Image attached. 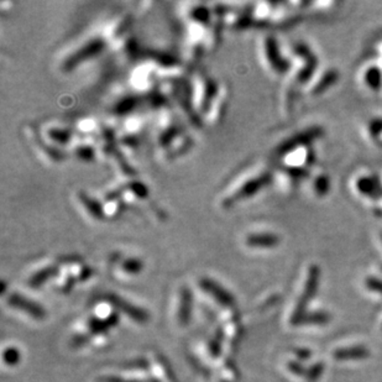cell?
I'll use <instances>...</instances> for the list:
<instances>
[{"label": "cell", "mask_w": 382, "mask_h": 382, "mask_svg": "<svg viewBox=\"0 0 382 382\" xmlns=\"http://www.w3.org/2000/svg\"><path fill=\"white\" fill-rule=\"evenodd\" d=\"M133 29L134 16L129 12L109 14L68 46L58 60V68L73 73L103 56L119 58L135 41Z\"/></svg>", "instance_id": "obj_1"}, {"label": "cell", "mask_w": 382, "mask_h": 382, "mask_svg": "<svg viewBox=\"0 0 382 382\" xmlns=\"http://www.w3.org/2000/svg\"><path fill=\"white\" fill-rule=\"evenodd\" d=\"M228 86L202 67H192L176 109L190 127H216L228 110Z\"/></svg>", "instance_id": "obj_2"}, {"label": "cell", "mask_w": 382, "mask_h": 382, "mask_svg": "<svg viewBox=\"0 0 382 382\" xmlns=\"http://www.w3.org/2000/svg\"><path fill=\"white\" fill-rule=\"evenodd\" d=\"M179 38L186 64L196 67L198 61L217 50L224 31L218 3H182L179 5Z\"/></svg>", "instance_id": "obj_3"}, {"label": "cell", "mask_w": 382, "mask_h": 382, "mask_svg": "<svg viewBox=\"0 0 382 382\" xmlns=\"http://www.w3.org/2000/svg\"><path fill=\"white\" fill-rule=\"evenodd\" d=\"M153 112L150 145L153 156L161 164H173L194 147L190 125L165 97L147 99Z\"/></svg>", "instance_id": "obj_4"}, {"label": "cell", "mask_w": 382, "mask_h": 382, "mask_svg": "<svg viewBox=\"0 0 382 382\" xmlns=\"http://www.w3.org/2000/svg\"><path fill=\"white\" fill-rule=\"evenodd\" d=\"M185 61L161 51H141L129 64L125 75L127 92L147 101L159 94L168 84L179 82L188 76Z\"/></svg>", "instance_id": "obj_5"}, {"label": "cell", "mask_w": 382, "mask_h": 382, "mask_svg": "<svg viewBox=\"0 0 382 382\" xmlns=\"http://www.w3.org/2000/svg\"><path fill=\"white\" fill-rule=\"evenodd\" d=\"M275 171L262 162L242 167L230 177L218 193L217 204L222 210L229 212L260 194L274 182Z\"/></svg>", "instance_id": "obj_6"}, {"label": "cell", "mask_w": 382, "mask_h": 382, "mask_svg": "<svg viewBox=\"0 0 382 382\" xmlns=\"http://www.w3.org/2000/svg\"><path fill=\"white\" fill-rule=\"evenodd\" d=\"M114 188L127 204V209L136 208L141 212L150 209L157 219L162 218L161 209L153 207L150 188L141 179H136V176L123 177Z\"/></svg>", "instance_id": "obj_7"}, {"label": "cell", "mask_w": 382, "mask_h": 382, "mask_svg": "<svg viewBox=\"0 0 382 382\" xmlns=\"http://www.w3.org/2000/svg\"><path fill=\"white\" fill-rule=\"evenodd\" d=\"M257 55L268 75L281 77L290 72V60L282 55L279 41L274 35L265 34L260 36L257 42Z\"/></svg>", "instance_id": "obj_8"}, {"label": "cell", "mask_w": 382, "mask_h": 382, "mask_svg": "<svg viewBox=\"0 0 382 382\" xmlns=\"http://www.w3.org/2000/svg\"><path fill=\"white\" fill-rule=\"evenodd\" d=\"M36 125L38 133L52 147L70 155L71 149L76 141V131L72 123L64 119H47Z\"/></svg>", "instance_id": "obj_9"}, {"label": "cell", "mask_w": 382, "mask_h": 382, "mask_svg": "<svg viewBox=\"0 0 382 382\" xmlns=\"http://www.w3.org/2000/svg\"><path fill=\"white\" fill-rule=\"evenodd\" d=\"M24 136L32 147V151L44 164L49 166H61L68 160L70 155L52 147L38 133V125L29 123L24 127Z\"/></svg>", "instance_id": "obj_10"}, {"label": "cell", "mask_w": 382, "mask_h": 382, "mask_svg": "<svg viewBox=\"0 0 382 382\" xmlns=\"http://www.w3.org/2000/svg\"><path fill=\"white\" fill-rule=\"evenodd\" d=\"M353 190L365 202L382 207V181L379 176L370 173L359 175L353 182Z\"/></svg>", "instance_id": "obj_11"}, {"label": "cell", "mask_w": 382, "mask_h": 382, "mask_svg": "<svg viewBox=\"0 0 382 382\" xmlns=\"http://www.w3.org/2000/svg\"><path fill=\"white\" fill-rule=\"evenodd\" d=\"M73 201L79 214L90 223L101 224L107 222L99 196H93L90 192L78 190L73 196Z\"/></svg>", "instance_id": "obj_12"}, {"label": "cell", "mask_w": 382, "mask_h": 382, "mask_svg": "<svg viewBox=\"0 0 382 382\" xmlns=\"http://www.w3.org/2000/svg\"><path fill=\"white\" fill-rule=\"evenodd\" d=\"M319 279H320V271H319L318 266L313 265L308 270V275H307L306 285H305V290L302 292L300 301L296 307V311L293 313L292 316V324H297L305 314H306V307L308 303L312 301L314 294L318 290Z\"/></svg>", "instance_id": "obj_13"}, {"label": "cell", "mask_w": 382, "mask_h": 382, "mask_svg": "<svg viewBox=\"0 0 382 382\" xmlns=\"http://www.w3.org/2000/svg\"><path fill=\"white\" fill-rule=\"evenodd\" d=\"M280 242V236L271 230H251L242 238L244 246L251 250L274 249Z\"/></svg>", "instance_id": "obj_14"}, {"label": "cell", "mask_w": 382, "mask_h": 382, "mask_svg": "<svg viewBox=\"0 0 382 382\" xmlns=\"http://www.w3.org/2000/svg\"><path fill=\"white\" fill-rule=\"evenodd\" d=\"M99 197L102 201L103 212L107 222L118 220L127 209V204L123 201V198L114 187L103 192L102 196Z\"/></svg>", "instance_id": "obj_15"}, {"label": "cell", "mask_w": 382, "mask_h": 382, "mask_svg": "<svg viewBox=\"0 0 382 382\" xmlns=\"http://www.w3.org/2000/svg\"><path fill=\"white\" fill-rule=\"evenodd\" d=\"M198 283H199L201 290L204 293L209 294L210 297L218 302L219 305L224 307L234 306L235 300H234L233 294L227 288H224L217 281L213 280L210 277H202V279H199Z\"/></svg>", "instance_id": "obj_16"}, {"label": "cell", "mask_w": 382, "mask_h": 382, "mask_svg": "<svg viewBox=\"0 0 382 382\" xmlns=\"http://www.w3.org/2000/svg\"><path fill=\"white\" fill-rule=\"evenodd\" d=\"M112 265L114 266L120 274L125 276H139L144 271V262L139 256L134 255H125L123 253H116L112 256Z\"/></svg>", "instance_id": "obj_17"}, {"label": "cell", "mask_w": 382, "mask_h": 382, "mask_svg": "<svg viewBox=\"0 0 382 382\" xmlns=\"http://www.w3.org/2000/svg\"><path fill=\"white\" fill-rule=\"evenodd\" d=\"M8 303H9V306L31 316L32 318L36 319V320H42L46 318L45 309L42 307L35 303L34 301L27 300L25 298V296L19 294V293H10L8 296Z\"/></svg>", "instance_id": "obj_18"}, {"label": "cell", "mask_w": 382, "mask_h": 382, "mask_svg": "<svg viewBox=\"0 0 382 382\" xmlns=\"http://www.w3.org/2000/svg\"><path fill=\"white\" fill-rule=\"evenodd\" d=\"M360 82L366 90L372 93L382 90V70L379 64H365L359 73Z\"/></svg>", "instance_id": "obj_19"}, {"label": "cell", "mask_w": 382, "mask_h": 382, "mask_svg": "<svg viewBox=\"0 0 382 382\" xmlns=\"http://www.w3.org/2000/svg\"><path fill=\"white\" fill-rule=\"evenodd\" d=\"M105 300L110 302L112 306H114L115 308H118L121 312L125 313L130 318L134 319L135 322H138V323H145V322H147V319H149L147 313L145 311H142L140 308H136L134 305L129 303L127 301L123 300L120 296L109 293V294L105 296Z\"/></svg>", "instance_id": "obj_20"}, {"label": "cell", "mask_w": 382, "mask_h": 382, "mask_svg": "<svg viewBox=\"0 0 382 382\" xmlns=\"http://www.w3.org/2000/svg\"><path fill=\"white\" fill-rule=\"evenodd\" d=\"M58 272V262L55 264H49L42 268L36 270L31 277L29 279V285L34 287V288H38V287L44 286L46 282L51 280V279H56Z\"/></svg>", "instance_id": "obj_21"}, {"label": "cell", "mask_w": 382, "mask_h": 382, "mask_svg": "<svg viewBox=\"0 0 382 382\" xmlns=\"http://www.w3.org/2000/svg\"><path fill=\"white\" fill-rule=\"evenodd\" d=\"M192 292L190 288H181L179 291V312L177 318L181 325H186L191 320Z\"/></svg>", "instance_id": "obj_22"}, {"label": "cell", "mask_w": 382, "mask_h": 382, "mask_svg": "<svg viewBox=\"0 0 382 382\" xmlns=\"http://www.w3.org/2000/svg\"><path fill=\"white\" fill-rule=\"evenodd\" d=\"M369 357V351L363 346H354V348H345L334 351L333 357L339 361L345 360H363Z\"/></svg>", "instance_id": "obj_23"}, {"label": "cell", "mask_w": 382, "mask_h": 382, "mask_svg": "<svg viewBox=\"0 0 382 382\" xmlns=\"http://www.w3.org/2000/svg\"><path fill=\"white\" fill-rule=\"evenodd\" d=\"M337 79L338 73L335 71H327L325 73H323V75L320 76L319 81H317V82L313 84L311 93H312V94H319V93L324 92L325 88H328V87L335 82Z\"/></svg>", "instance_id": "obj_24"}, {"label": "cell", "mask_w": 382, "mask_h": 382, "mask_svg": "<svg viewBox=\"0 0 382 382\" xmlns=\"http://www.w3.org/2000/svg\"><path fill=\"white\" fill-rule=\"evenodd\" d=\"M331 320V316L324 312L306 313L302 318L298 320L296 325L301 324H325Z\"/></svg>", "instance_id": "obj_25"}, {"label": "cell", "mask_w": 382, "mask_h": 382, "mask_svg": "<svg viewBox=\"0 0 382 382\" xmlns=\"http://www.w3.org/2000/svg\"><path fill=\"white\" fill-rule=\"evenodd\" d=\"M328 177L327 176H318L316 177L312 183V191L316 196L319 194H324L325 192L329 190V185H328Z\"/></svg>", "instance_id": "obj_26"}, {"label": "cell", "mask_w": 382, "mask_h": 382, "mask_svg": "<svg viewBox=\"0 0 382 382\" xmlns=\"http://www.w3.org/2000/svg\"><path fill=\"white\" fill-rule=\"evenodd\" d=\"M324 371V366L323 364L318 363L314 364L313 366H311L309 369L307 370L306 380L308 382H316L318 381L319 377L322 376Z\"/></svg>", "instance_id": "obj_27"}, {"label": "cell", "mask_w": 382, "mask_h": 382, "mask_svg": "<svg viewBox=\"0 0 382 382\" xmlns=\"http://www.w3.org/2000/svg\"><path fill=\"white\" fill-rule=\"evenodd\" d=\"M19 351H16L15 348H9V349L4 351V361L8 365H15V364L19 363Z\"/></svg>", "instance_id": "obj_28"}, {"label": "cell", "mask_w": 382, "mask_h": 382, "mask_svg": "<svg viewBox=\"0 0 382 382\" xmlns=\"http://www.w3.org/2000/svg\"><path fill=\"white\" fill-rule=\"evenodd\" d=\"M288 370L297 376H303L306 377L307 370L302 366V364L297 363V361H290L288 365H287Z\"/></svg>", "instance_id": "obj_29"}, {"label": "cell", "mask_w": 382, "mask_h": 382, "mask_svg": "<svg viewBox=\"0 0 382 382\" xmlns=\"http://www.w3.org/2000/svg\"><path fill=\"white\" fill-rule=\"evenodd\" d=\"M366 287L369 288L370 291H374V292L380 293L382 296V281L379 280V279H374V277H370L365 282Z\"/></svg>", "instance_id": "obj_30"}, {"label": "cell", "mask_w": 382, "mask_h": 382, "mask_svg": "<svg viewBox=\"0 0 382 382\" xmlns=\"http://www.w3.org/2000/svg\"><path fill=\"white\" fill-rule=\"evenodd\" d=\"M294 355L301 359V360H308L311 355H312V353L308 351V349H296L294 351Z\"/></svg>", "instance_id": "obj_31"}, {"label": "cell", "mask_w": 382, "mask_h": 382, "mask_svg": "<svg viewBox=\"0 0 382 382\" xmlns=\"http://www.w3.org/2000/svg\"><path fill=\"white\" fill-rule=\"evenodd\" d=\"M102 381L103 382H135V381H127V380H123V379H118V377H104Z\"/></svg>", "instance_id": "obj_32"}, {"label": "cell", "mask_w": 382, "mask_h": 382, "mask_svg": "<svg viewBox=\"0 0 382 382\" xmlns=\"http://www.w3.org/2000/svg\"><path fill=\"white\" fill-rule=\"evenodd\" d=\"M380 239H381V242H382V234L381 236H380Z\"/></svg>", "instance_id": "obj_33"}]
</instances>
